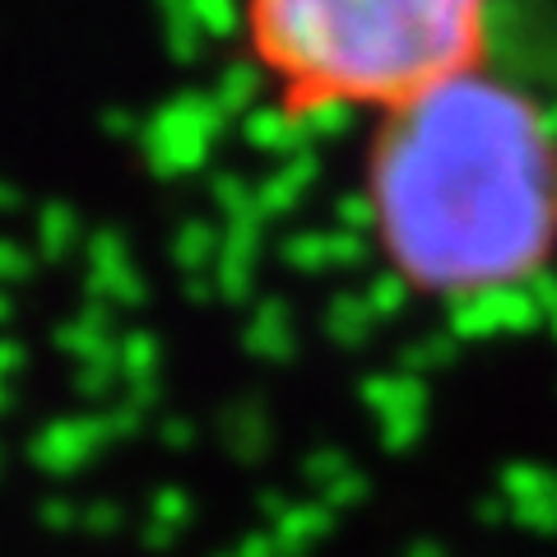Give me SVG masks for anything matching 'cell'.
I'll list each match as a JSON object with an SVG mask.
<instances>
[{
	"label": "cell",
	"mask_w": 557,
	"mask_h": 557,
	"mask_svg": "<svg viewBox=\"0 0 557 557\" xmlns=\"http://www.w3.org/2000/svg\"><path fill=\"white\" fill-rule=\"evenodd\" d=\"M493 0H242V42L288 112L381 116L487 65Z\"/></svg>",
	"instance_id": "obj_2"
},
{
	"label": "cell",
	"mask_w": 557,
	"mask_h": 557,
	"mask_svg": "<svg viewBox=\"0 0 557 557\" xmlns=\"http://www.w3.org/2000/svg\"><path fill=\"white\" fill-rule=\"evenodd\" d=\"M362 200L413 298H520L557 265V116L493 65L456 75L376 116Z\"/></svg>",
	"instance_id": "obj_1"
}]
</instances>
